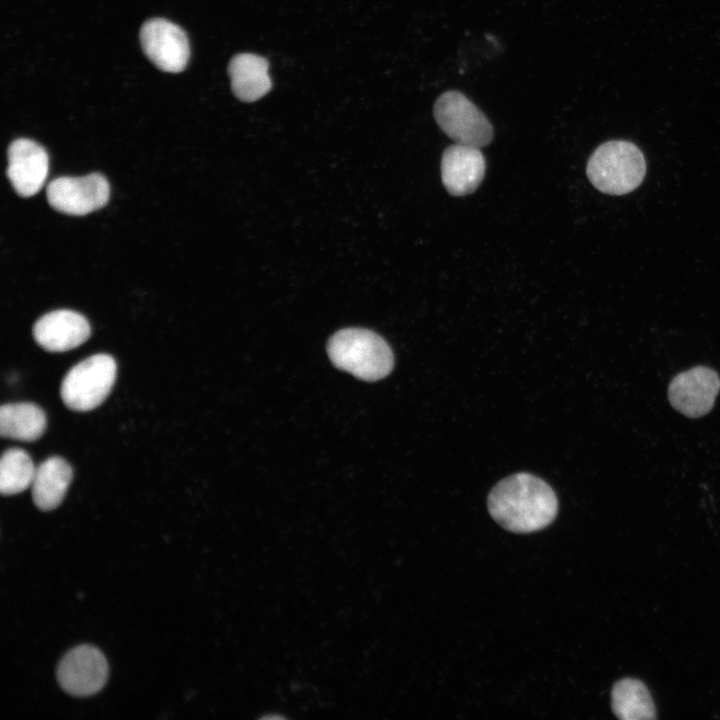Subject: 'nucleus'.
<instances>
[{
    "label": "nucleus",
    "instance_id": "f257e3e1",
    "mask_svg": "<svg viewBox=\"0 0 720 720\" xmlns=\"http://www.w3.org/2000/svg\"><path fill=\"white\" fill-rule=\"evenodd\" d=\"M487 506L492 518L514 533H531L547 527L558 511L553 489L541 478L516 473L490 491Z\"/></svg>",
    "mask_w": 720,
    "mask_h": 720
},
{
    "label": "nucleus",
    "instance_id": "4468645a",
    "mask_svg": "<svg viewBox=\"0 0 720 720\" xmlns=\"http://www.w3.org/2000/svg\"><path fill=\"white\" fill-rule=\"evenodd\" d=\"M72 476V468L65 459L53 456L44 460L36 467L31 485L35 505L43 511L58 507L66 494Z\"/></svg>",
    "mask_w": 720,
    "mask_h": 720
},
{
    "label": "nucleus",
    "instance_id": "1a4fd4ad",
    "mask_svg": "<svg viewBox=\"0 0 720 720\" xmlns=\"http://www.w3.org/2000/svg\"><path fill=\"white\" fill-rule=\"evenodd\" d=\"M720 390L719 375L708 367H694L671 381L668 388L670 404L691 418L707 414Z\"/></svg>",
    "mask_w": 720,
    "mask_h": 720
},
{
    "label": "nucleus",
    "instance_id": "dca6fc26",
    "mask_svg": "<svg viewBox=\"0 0 720 720\" xmlns=\"http://www.w3.org/2000/svg\"><path fill=\"white\" fill-rule=\"evenodd\" d=\"M611 697L612 710L620 719L649 720L656 716L650 693L639 680L625 678L616 682Z\"/></svg>",
    "mask_w": 720,
    "mask_h": 720
},
{
    "label": "nucleus",
    "instance_id": "2eb2a0df",
    "mask_svg": "<svg viewBox=\"0 0 720 720\" xmlns=\"http://www.w3.org/2000/svg\"><path fill=\"white\" fill-rule=\"evenodd\" d=\"M46 429L44 411L33 403H9L0 408V434L2 437L33 442Z\"/></svg>",
    "mask_w": 720,
    "mask_h": 720
},
{
    "label": "nucleus",
    "instance_id": "39448f33",
    "mask_svg": "<svg viewBox=\"0 0 720 720\" xmlns=\"http://www.w3.org/2000/svg\"><path fill=\"white\" fill-rule=\"evenodd\" d=\"M433 114L441 130L458 144L481 148L493 139L489 120L459 91L441 94L434 104Z\"/></svg>",
    "mask_w": 720,
    "mask_h": 720
},
{
    "label": "nucleus",
    "instance_id": "9b49d317",
    "mask_svg": "<svg viewBox=\"0 0 720 720\" xmlns=\"http://www.w3.org/2000/svg\"><path fill=\"white\" fill-rule=\"evenodd\" d=\"M485 170V157L478 147L456 143L442 154L441 179L453 196L473 193L482 182Z\"/></svg>",
    "mask_w": 720,
    "mask_h": 720
},
{
    "label": "nucleus",
    "instance_id": "f8f14e48",
    "mask_svg": "<svg viewBox=\"0 0 720 720\" xmlns=\"http://www.w3.org/2000/svg\"><path fill=\"white\" fill-rule=\"evenodd\" d=\"M87 319L72 310H55L40 317L33 327L35 341L49 352H65L83 344L90 336Z\"/></svg>",
    "mask_w": 720,
    "mask_h": 720
},
{
    "label": "nucleus",
    "instance_id": "20e7f679",
    "mask_svg": "<svg viewBox=\"0 0 720 720\" xmlns=\"http://www.w3.org/2000/svg\"><path fill=\"white\" fill-rule=\"evenodd\" d=\"M117 373L114 358L95 354L73 366L64 376L60 394L63 403L74 411H90L110 394Z\"/></svg>",
    "mask_w": 720,
    "mask_h": 720
},
{
    "label": "nucleus",
    "instance_id": "0eeeda50",
    "mask_svg": "<svg viewBox=\"0 0 720 720\" xmlns=\"http://www.w3.org/2000/svg\"><path fill=\"white\" fill-rule=\"evenodd\" d=\"M140 42L145 55L160 70L179 73L186 68L190 47L180 26L163 18L149 19L141 27Z\"/></svg>",
    "mask_w": 720,
    "mask_h": 720
},
{
    "label": "nucleus",
    "instance_id": "f3484780",
    "mask_svg": "<svg viewBox=\"0 0 720 720\" xmlns=\"http://www.w3.org/2000/svg\"><path fill=\"white\" fill-rule=\"evenodd\" d=\"M36 468L29 454L20 448L7 449L0 461V491L20 493L32 485Z\"/></svg>",
    "mask_w": 720,
    "mask_h": 720
},
{
    "label": "nucleus",
    "instance_id": "ddd939ff",
    "mask_svg": "<svg viewBox=\"0 0 720 720\" xmlns=\"http://www.w3.org/2000/svg\"><path fill=\"white\" fill-rule=\"evenodd\" d=\"M228 74L234 95L243 102H254L271 89L268 62L259 55H236L229 63Z\"/></svg>",
    "mask_w": 720,
    "mask_h": 720
},
{
    "label": "nucleus",
    "instance_id": "f03ea898",
    "mask_svg": "<svg viewBox=\"0 0 720 720\" xmlns=\"http://www.w3.org/2000/svg\"><path fill=\"white\" fill-rule=\"evenodd\" d=\"M328 355L333 364L365 381L387 376L393 367V354L386 341L373 331L346 328L328 341Z\"/></svg>",
    "mask_w": 720,
    "mask_h": 720
},
{
    "label": "nucleus",
    "instance_id": "423d86ee",
    "mask_svg": "<svg viewBox=\"0 0 720 720\" xmlns=\"http://www.w3.org/2000/svg\"><path fill=\"white\" fill-rule=\"evenodd\" d=\"M50 206L64 214L83 216L105 206L109 200V184L99 173L83 177H59L47 187Z\"/></svg>",
    "mask_w": 720,
    "mask_h": 720
},
{
    "label": "nucleus",
    "instance_id": "9d476101",
    "mask_svg": "<svg viewBox=\"0 0 720 720\" xmlns=\"http://www.w3.org/2000/svg\"><path fill=\"white\" fill-rule=\"evenodd\" d=\"M49 171L46 150L33 140L20 138L8 149L7 176L22 197L35 195L44 185Z\"/></svg>",
    "mask_w": 720,
    "mask_h": 720
},
{
    "label": "nucleus",
    "instance_id": "7ed1b4c3",
    "mask_svg": "<svg viewBox=\"0 0 720 720\" xmlns=\"http://www.w3.org/2000/svg\"><path fill=\"white\" fill-rule=\"evenodd\" d=\"M586 173L592 185L610 195L636 189L646 173L641 150L633 143L612 140L600 145L590 156Z\"/></svg>",
    "mask_w": 720,
    "mask_h": 720
},
{
    "label": "nucleus",
    "instance_id": "6e6552de",
    "mask_svg": "<svg viewBox=\"0 0 720 720\" xmlns=\"http://www.w3.org/2000/svg\"><path fill=\"white\" fill-rule=\"evenodd\" d=\"M57 680L61 688L73 696H90L105 685L108 664L96 647L81 645L71 649L60 660Z\"/></svg>",
    "mask_w": 720,
    "mask_h": 720
}]
</instances>
